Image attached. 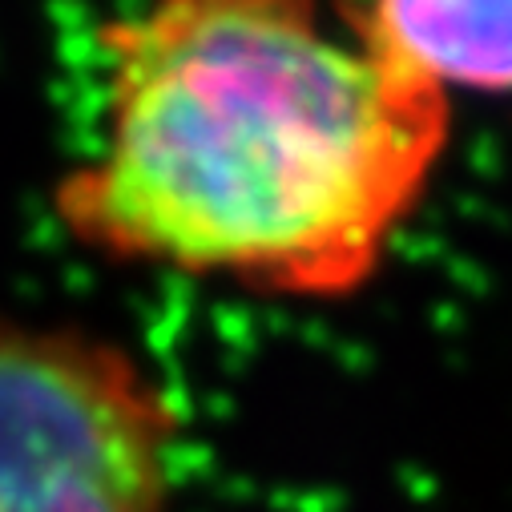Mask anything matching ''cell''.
<instances>
[{
    "label": "cell",
    "mask_w": 512,
    "mask_h": 512,
    "mask_svg": "<svg viewBox=\"0 0 512 512\" xmlns=\"http://www.w3.org/2000/svg\"><path fill=\"white\" fill-rule=\"evenodd\" d=\"M105 134L57 186L113 263L283 299L363 291L452 142L347 0H146L105 25Z\"/></svg>",
    "instance_id": "6da1fadb"
},
{
    "label": "cell",
    "mask_w": 512,
    "mask_h": 512,
    "mask_svg": "<svg viewBox=\"0 0 512 512\" xmlns=\"http://www.w3.org/2000/svg\"><path fill=\"white\" fill-rule=\"evenodd\" d=\"M178 448L182 412L130 347L0 323V512H166Z\"/></svg>",
    "instance_id": "7a4b0ae2"
},
{
    "label": "cell",
    "mask_w": 512,
    "mask_h": 512,
    "mask_svg": "<svg viewBox=\"0 0 512 512\" xmlns=\"http://www.w3.org/2000/svg\"><path fill=\"white\" fill-rule=\"evenodd\" d=\"M367 45L440 93H512V0H351Z\"/></svg>",
    "instance_id": "3957f363"
}]
</instances>
